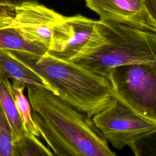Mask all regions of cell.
I'll list each match as a JSON object with an SVG mask.
<instances>
[{
	"mask_svg": "<svg viewBox=\"0 0 156 156\" xmlns=\"http://www.w3.org/2000/svg\"><path fill=\"white\" fill-rule=\"evenodd\" d=\"M27 90L34 121L54 155H116L92 118L45 88L28 85Z\"/></svg>",
	"mask_w": 156,
	"mask_h": 156,
	"instance_id": "cell-1",
	"label": "cell"
},
{
	"mask_svg": "<svg viewBox=\"0 0 156 156\" xmlns=\"http://www.w3.org/2000/svg\"><path fill=\"white\" fill-rule=\"evenodd\" d=\"M25 2H38V0H0V6H15Z\"/></svg>",
	"mask_w": 156,
	"mask_h": 156,
	"instance_id": "cell-16",
	"label": "cell"
},
{
	"mask_svg": "<svg viewBox=\"0 0 156 156\" xmlns=\"http://www.w3.org/2000/svg\"><path fill=\"white\" fill-rule=\"evenodd\" d=\"M147 10L156 22V0H145Z\"/></svg>",
	"mask_w": 156,
	"mask_h": 156,
	"instance_id": "cell-17",
	"label": "cell"
},
{
	"mask_svg": "<svg viewBox=\"0 0 156 156\" xmlns=\"http://www.w3.org/2000/svg\"><path fill=\"white\" fill-rule=\"evenodd\" d=\"M129 147L136 156H156V130L138 138Z\"/></svg>",
	"mask_w": 156,
	"mask_h": 156,
	"instance_id": "cell-15",
	"label": "cell"
},
{
	"mask_svg": "<svg viewBox=\"0 0 156 156\" xmlns=\"http://www.w3.org/2000/svg\"><path fill=\"white\" fill-rule=\"evenodd\" d=\"M104 41L70 60L101 74L130 64L156 65V33L99 20Z\"/></svg>",
	"mask_w": 156,
	"mask_h": 156,
	"instance_id": "cell-3",
	"label": "cell"
},
{
	"mask_svg": "<svg viewBox=\"0 0 156 156\" xmlns=\"http://www.w3.org/2000/svg\"><path fill=\"white\" fill-rule=\"evenodd\" d=\"M13 148L11 125L0 102V156H12Z\"/></svg>",
	"mask_w": 156,
	"mask_h": 156,
	"instance_id": "cell-14",
	"label": "cell"
},
{
	"mask_svg": "<svg viewBox=\"0 0 156 156\" xmlns=\"http://www.w3.org/2000/svg\"><path fill=\"white\" fill-rule=\"evenodd\" d=\"M114 96L139 116L156 123V65L130 64L108 69Z\"/></svg>",
	"mask_w": 156,
	"mask_h": 156,
	"instance_id": "cell-4",
	"label": "cell"
},
{
	"mask_svg": "<svg viewBox=\"0 0 156 156\" xmlns=\"http://www.w3.org/2000/svg\"><path fill=\"white\" fill-rule=\"evenodd\" d=\"M0 49L14 53L42 55L48 48L25 39L14 22V6H0Z\"/></svg>",
	"mask_w": 156,
	"mask_h": 156,
	"instance_id": "cell-9",
	"label": "cell"
},
{
	"mask_svg": "<svg viewBox=\"0 0 156 156\" xmlns=\"http://www.w3.org/2000/svg\"><path fill=\"white\" fill-rule=\"evenodd\" d=\"M92 119L107 141L118 149L156 130V123L139 116L116 98Z\"/></svg>",
	"mask_w": 156,
	"mask_h": 156,
	"instance_id": "cell-6",
	"label": "cell"
},
{
	"mask_svg": "<svg viewBox=\"0 0 156 156\" xmlns=\"http://www.w3.org/2000/svg\"><path fill=\"white\" fill-rule=\"evenodd\" d=\"M0 102L10 123L13 141L20 140L26 133L24 121L17 109L13 94L12 83L9 79L0 71Z\"/></svg>",
	"mask_w": 156,
	"mask_h": 156,
	"instance_id": "cell-11",
	"label": "cell"
},
{
	"mask_svg": "<svg viewBox=\"0 0 156 156\" xmlns=\"http://www.w3.org/2000/svg\"><path fill=\"white\" fill-rule=\"evenodd\" d=\"M0 71L8 79L19 80L26 85L40 86L55 94L54 89L41 74L10 51L0 49Z\"/></svg>",
	"mask_w": 156,
	"mask_h": 156,
	"instance_id": "cell-10",
	"label": "cell"
},
{
	"mask_svg": "<svg viewBox=\"0 0 156 156\" xmlns=\"http://www.w3.org/2000/svg\"><path fill=\"white\" fill-rule=\"evenodd\" d=\"M104 41L101 21L81 15L65 16L54 30L48 52L70 61L100 45Z\"/></svg>",
	"mask_w": 156,
	"mask_h": 156,
	"instance_id": "cell-5",
	"label": "cell"
},
{
	"mask_svg": "<svg viewBox=\"0 0 156 156\" xmlns=\"http://www.w3.org/2000/svg\"><path fill=\"white\" fill-rule=\"evenodd\" d=\"M86 6L99 20L124 24L156 33V22L150 15L145 0H85Z\"/></svg>",
	"mask_w": 156,
	"mask_h": 156,
	"instance_id": "cell-8",
	"label": "cell"
},
{
	"mask_svg": "<svg viewBox=\"0 0 156 156\" xmlns=\"http://www.w3.org/2000/svg\"><path fill=\"white\" fill-rule=\"evenodd\" d=\"M14 54L41 74L63 101L91 118L115 98L105 74L55 57L48 51L42 55Z\"/></svg>",
	"mask_w": 156,
	"mask_h": 156,
	"instance_id": "cell-2",
	"label": "cell"
},
{
	"mask_svg": "<svg viewBox=\"0 0 156 156\" xmlns=\"http://www.w3.org/2000/svg\"><path fill=\"white\" fill-rule=\"evenodd\" d=\"M27 85L19 80H12V88L15 98L17 109L22 117L26 130L36 136H40L37 126L34 121L32 115L31 105L27 98L24 94V89Z\"/></svg>",
	"mask_w": 156,
	"mask_h": 156,
	"instance_id": "cell-12",
	"label": "cell"
},
{
	"mask_svg": "<svg viewBox=\"0 0 156 156\" xmlns=\"http://www.w3.org/2000/svg\"><path fill=\"white\" fill-rule=\"evenodd\" d=\"M65 16L38 2L14 6L15 24L27 40L49 48L54 30Z\"/></svg>",
	"mask_w": 156,
	"mask_h": 156,
	"instance_id": "cell-7",
	"label": "cell"
},
{
	"mask_svg": "<svg viewBox=\"0 0 156 156\" xmlns=\"http://www.w3.org/2000/svg\"><path fill=\"white\" fill-rule=\"evenodd\" d=\"M35 135L27 133L13 143L12 156H52L54 153L45 146Z\"/></svg>",
	"mask_w": 156,
	"mask_h": 156,
	"instance_id": "cell-13",
	"label": "cell"
}]
</instances>
